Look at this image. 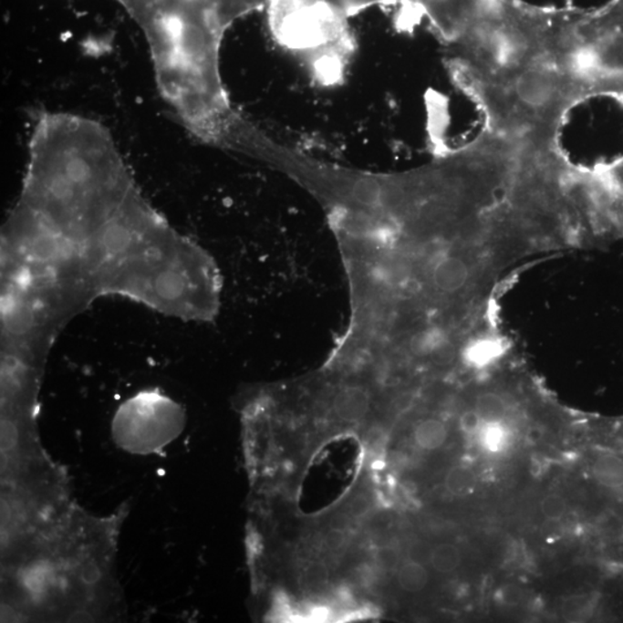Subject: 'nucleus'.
Masks as SVG:
<instances>
[{
	"label": "nucleus",
	"instance_id": "obj_5",
	"mask_svg": "<svg viewBox=\"0 0 623 623\" xmlns=\"http://www.w3.org/2000/svg\"><path fill=\"white\" fill-rule=\"evenodd\" d=\"M399 583L404 591L416 594L429 583V573L420 562L408 560L400 566L398 574Z\"/></svg>",
	"mask_w": 623,
	"mask_h": 623
},
{
	"label": "nucleus",
	"instance_id": "obj_13",
	"mask_svg": "<svg viewBox=\"0 0 623 623\" xmlns=\"http://www.w3.org/2000/svg\"><path fill=\"white\" fill-rule=\"evenodd\" d=\"M347 542V535L344 530L332 528L325 535L324 543L329 550L337 551Z\"/></svg>",
	"mask_w": 623,
	"mask_h": 623
},
{
	"label": "nucleus",
	"instance_id": "obj_20",
	"mask_svg": "<svg viewBox=\"0 0 623 623\" xmlns=\"http://www.w3.org/2000/svg\"><path fill=\"white\" fill-rule=\"evenodd\" d=\"M614 178H616V187L618 190V199L621 200V203L623 206V164L620 165L617 169V171H614Z\"/></svg>",
	"mask_w": 623,
	"mask_h": 623
},
{
	"label": "nucleus",
	"instance_id": "obj_12",
	"mask_svg": "<svg viewBox=\"0 0 623 623\" xmlns=\"http://www.w3.org/2000/svg\"><path fill=\"white\" fill-rule=\"evenodd\" d=\"M327 577V570L324 565L319 562H313L308 566L306 572H305V579H306L309 586H319L324 583Z\"/></svg>",
	"mask_w": 623,
	"mask_h": 623
},
{
	"label": "nucleus",
	"instance_id": "obj_22",
	"mask_svg": "<svg viewBox=\"0 0 623 623\" xmlns=\"http://www.w3.org/2000/svg\"><path fill=\"white\" fill-rule=\"evenodd\" d=\"M69 618H71V621L87 622L90 620V616L88 613L80 611L74 613L73 616Z\"/></svg>",
	"mask_w": 623,
	"mask_h": 623
},
{
	"label": "nucleus",
	"instance_id": "obj_11",
	"mask_svg": "<svg viewBox=\"0 0 623 623\" xmlns=\"http://www.w3.org/2000/svg\"><path fill=\"white\" fill-rule=\"evenodd\" d=\"M483 421L476 410H469L462 413L460 418V427L462 432L468 435H477L481 431Z\"/></svg>",
	"mask_w": 623,
	"mask_h": 623
},
{
	"label": "nucleus",
	"instance_id": "obj_7",
	"mask_svg": "<svg viewBox=\"0 0 623 623\" xmlns=\"http://www.w3.org/2000/svg\"><path fill=\"white\" fill-rule=\"evenodd\" d=\"M430 564L439 573L450 574L454 572L461 565L459 548L451 544L438 545L432 548Z\"/></svg>",
	"mask_w": 623,
	"mask_h": 623
},
{
	"label": "nucleus",
	"instance_id": "obj_14",
	"mask_svg": "<svg viewBox=\"0 0 623 623\" xmlns=\"http://www.w3.org/2000/svg\"><path fill=\"white\" fill-rule=\"evenodd\" d=\"M17 432L12 422H3L2 425V452L11 451L16 446Z\"/></svg>",
	"mask_w": 623,
	"mask_h": 623
},
{
	"label": "nucleus",
	"instance_id": "obj_17",
	"mask_svg": "<svg viewBox=\"0 0 623 623\" xmlns=\"http://www.w3.org/2000/svg\"><path fill=\"white\" fill-rule=\"evenodd\" d=\"M371 509V501L366 498L365 495L357 496L356 499L352 500L350 504V508H348V513L351 516L360 517L366 515Z\"/></svg>",
	"mask_w": 623,
	"mask_h": 623
},
{
	"label": "nucleus",
	"instance_id": "obj_1",
	"mask_svg": "<svg viewBox=\"0 0 623 623\" xmlns=\"http://www.w3.org/2000/svg\"><path fill=\"white\" fill-rule=\"evenodd\" d=\"M371 395L366 388L348 385L339 388L334 395L332 410L338 421L356 424L368 417L371 411Z\"/></svg>",
	"mask_w": 623,
	"mask_h": 623
},
{
	"label": "nucleus",
	"instance_id": "obj_23",
	"mask_svg": "<svg viewBox=\"0 0 623 623\" xmlns=\"http://www.w3.org/2000/svg\"><path fill=\"white\" fill-rule=\"evenodd\" d=\"M8 518H10V507H8V504L5 503V501H3V504H2V520H3V523H4V521L7 522Z\"/></svg>",
	"mask_w": 623,
	"mask_h": 623
},
{
	"label": "nucleus",
	"instance_id": "obj_9",
	"mask_svg": "<svg viewBox=\"0 0 623 623\" xmlns=\"http://www.w3.org/2000/svg\"><path fill=\"white\" fill-rule=\"evenodd\" d=\"M540 508L544 516L551 521H557L565 516L566 512H567V504L564 498L559 494H548L545 496L540 504Z\"/></svg>",
	"mask_w": 623,
	"mask_h": 623
},
{
	"label": "nucleus",
	"instance_id": "obj_8",
	"mask_svg": "<svg viewBox=\"0 0 623 623\" xmlns=\"http://www.w3.org/2000/svg\"><path fill=\"white\" fill-rule=\"evenodd\" d=\"M476 483V476L472 469L464 465H457L448 472L444 478V486L452 495H464L469 493Z\"/></svg>",
	"mask_w": 623,
	"mask_h": 623
},
{
	"label": "nucleus",
	"instance_id": "obj_16",
	"mask_svg": "<svg viewBox=\"0 0 623 623\" xmlns=\"http://www.w3.org/2000/svg\"><path fill=\"white\" fill-rule=\"evenodd\" d=\"M182 289V282L176 276L164 277L160 283L161 295L167 296V297H174Z\"/></svg>",
	"mask_w": 623,
	"mask_h": 623
},
{
	"label": "nucleus",
	"instance_id": "obj_4",
	"mask_svg": "<svg viewBox=\"0 0 623 623\" xmlns=\"http://www.w3.org/2000/svg\"><path fill=\"white\" fill-rule=\"evenodd\" d=\"M479 443L486 452L496 454L505 450L509 443L511 433L504 421L483 422L481 431L477 434Z\"/></svg>",
	"mask_w": 623,
	"mask_h": 623
},
{
	"label": "nucleus",
	"instance_id": "obj_3",
	"mask_svg": "<svg viewBox=\"0 0 623 623\" xmlns=\"http://www.w3.org/2000/svg\"><path fill=\"white\" fill-rule=\"evenodd\" d=\"M415 441L418 447L425 451H437L446 442L448 432L446 426L438 420L422 421L416 426Z\"/></svg>",
	"mask_w": 623,
	"mask_h": 623
},
{
	"label": "nucleus",
	"instance_id": "obj_2",
	"mask_svg": "<svg viewBox=\"0 0 623 623\" xmlns=\"http://www.w3.org/2000/svg\"><path fill=\"white\" fill-rule=\"evenodd\" d=\"M592 474L605 489L620 490L623 487V460L617 455H601L592 466Z\"/></svg>",
	"mask_w": 623,
	"mask_h": 623
},
{
	"label": "nucleus",
	"instance_id": "obj_10",
	"mask_svg": "<svg viewBox=\"0 0 623 623\" xmlns=\"http://www.w3.org/2000/svg\"><path fill=\"white\" fill-rule=\"evenodd\" d=\"M400 562L398 550L393 546H381L376 552V564L379 568L390 572L396 569Z\"/></svg>",
	"mask_w": 623,
	"mask_h": 623
},
{
	"label": "nucleus",
	"instance_id": "obj_19",
	"mask_svg": "<svg viewBox=\"0 0 623 623\" xmlns=\"http://www.w3.org/2000/svg\"><path fill=\"white\" fill-rule=\"evenodd\" d=\"M99 577H101V572H99V568L93 562L87 565L85 569L82 570L81 578L87 584H94L99 581Z\"/></svg>",
	"mask_w": 623,
	"mask_h": 623
},
{
	"label": "nucleus",
	"instance_id": "obj_21",
	"mask_svg": "<svg viewBox=\"0 0 623 623\" xmlns=\"http://www.w3.org/2000/svg\"><path fill=\"white\" fill-rule=\"evenodd\" d=\"M348 524H350V517H348L347 514H338V515L335 516L332 520L333 528L344 530Z\"/></svg>",
	"mask_w": 623,
	"mask_h": 623
},
{
	"label": "nucleus",
	"instance_id": "obj_18",
	"mask_svg": "<svg viewBox=\"0 0 623 623\" xmlns=\"http://www.w3.org/2000/svg\"><path fill=\"white\" fill-rule=\"evenodd\" d=\"M47 582V575L45 573V570L42 568L36 569L35 568L33 572H30L27 576V586L32 589L33 591H40L45 587V584Z\"/></svg>",
	"mask_w": 623,
	"mask_h": 623
},
{
	"label": "nucleus",
	"instance_id": "obj_15",
	"mask_svg": "<svg viewBox=\"0 0 623 623\" xmlns=\"http://www.w3.org/2000/svg\"><path fill=\"white\" fill-rule=\"evenodd\" d=\"M431 553H432V550H431L429 545L421 542L413 543L410 548H409V560L424 564L425 561H430Z\"/></svg>",
	"mask_w": 623,
	"mask_h": 623
},
{
	"label": "nucleus",
	"instance_id": "obj_6",
	"mask_svg": "<svg viewBox=\"0 0 623 623\" xmlns=\"http://www.w3.org/2000/svg\"><path fill=\"white\" fill-rule=\"evenodd\" d=\"M474 410L483 422H499L507 415V404L498 394L483 393L478 396Z\"/></svg>",
	"mask_w": 623,
	"mask_h": 623
}]
</instances>
